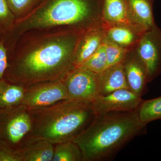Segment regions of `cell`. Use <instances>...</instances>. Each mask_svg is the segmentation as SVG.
I'll return each instance as SVG.
<instances>
[{"mask_svg":"<svg viewBox=\"0 0 161 161\" xmlns=\"http://www.w3.org/2000/svg\"><path fill=\"white\" fill-rule=\"evenodd\" d=\"M54 145L42 139L31 137L17 148L22 161H52Z\"/></svg>","mask_w":161,"mask_h":161,"instance_id":"cell-15","label":"cell"},{"mask_svg":"<svg viewBox=\"0 0 161 161\" xmlns=\"http://www.w3.org/2000/svg\"><path fill=\"white\" fill-rule=\"evenodd\" d=\"M83 32L64 28L25 32L8 51L3 78L27 86L61 78L74 67L75 48Z\"/></svg>","mask_w":161,"mask_h":161,"instance_id":"cell-1","label":"cell"},{"mask_svg":"<svg viewBox=\"0 0 161 161\" xmlns=\"http://www.w3.org/2000/svg\"><path fill=\"white\" fill-rule=\"evenodd\" d=\"M32 137L30 110L22 104L0 109V142L18 148Z\"/></svg>","mask_w":161,"mask_h":161,"instance_id":"cell-5","label":"cell"},{"mask_svg":"<svg viewBox=\"0 0 161 161\" xmlns=\"http://www.w3.org/2000/svg\"><path fill=\"white\" fill-rule=\"evenodd\" d=\"M124 68L130 90L142 97L147 90V74L134 49L129 52L124 61Z\"/></svg>","mask_w":161,"mask_h":161,"instance_id":"cell-12","label":"cell"},{"mask_svg":"<svg viewBox=\"0 0 161 161\" xmlns=\"http://www.w3.org/2000/svg\"><path fill=\"white\" fill-rule=\"evenodd\" d=\"M6 1L17 21L29 14L39 5L41 0H6Z\"/></svg>","mask_w":161,"mask_h":161,"instance_id":"cell-22","label":"cell"},{"mask_svg":"<svg viewBox=\"0 0 161 161\" xmlns=\"http://www.w3.org/2000/svg\"><path fill=\"white\" fill-rule=\"evenodd\" d=\"M147 125L137 110L95 115L86 129L73 141L80 147L82 161L108 160L134 137L143 134Z\"/></svg>","mask_w":161,"mask_h":161,"instance_id":"cell-3","label":"cell"},{"mask_svg":"<svg viewBox=\"0 0 161 161\" xmlns=\"http://www.w3.org/2000/svg\"><path fill=\"white\" fill-rule=\"evenodd\" d=\"M143 99L130 89H123L104 95H98L92 102L95 115L112 112L137 110Z\"/></svg>","mask_w":161,"mask_h":161,"instance_id":"cell-9","label":"cell"},{"mask_svg":"<svg viewBox=\"0 0 161 161\" xmlns=\"http://www.w3.org/2000/svg\"><path fill=\"white\" fill-rule=\"evenodd\" d=\"M124 61L107 67L98 74L99 95H106L123 89L130 90L124 71Z\"/></svg>","mask_w":161,"mask_h":161,"instance_id":"cell-14","label":"cell"},{"mask_svg":"<svg viewBox=\"0 0 161 161\" xmlns=\"http://www.w3.org/2000/svg\"><path fill=\"white\" fill-rule=\"evenodd\" d=\"M102 25H131L124 0H102Z\"/></svg>","mask_w":161,"mask_h":161,"instance_id":"cell-16","label":"cell"},{"mask_svg":"<svg viewBox=\"0 0 161 161\" xmlns=\"http://www.w3.org/2000/svg\"><path fill=\"white\" fill-rule=\"evenodd\" d=\"M30 111L32 137L54 145L73 141L95 116L92 102L73 99Z\"/></svg>","mask_w":161,"mask_h":161,"instance_id":"cell-4","label":"cell"},{"mask_svg":"<svg viewBox=\"0 0 161 161\" xmlns=\"http://www.w3.org/2000/svg\"><path fill=\"white\" fill-rule=\"evenodd\" d=\"M25 87L0 79V109L22 104Z\"/></svg>","mask_w":161,"mask_h":161,"instance_id":"cell-17","label":"cell"},{"mask_svg":"<svg viewBox=\"0 0 161 161\" xmlns=\"http://www.w3.org/2000/svg\"><path fill=\"white\" fill-rule=\"evenodd\" d=\"M102 0H41L25 17L16 21L5 38L11 47L19 37L33 30L67 28L80 32L102 25Z\"/></svg>","mask_w":161,"mask_h":161,"instance_id":"cell-2","label":"cell"},{"mask_svg":"<svg viewBox=\"0 0 161 161\" xmlns=\"http://www.w3.org/2000/svg\"><path fill=\"white\" fill-rule=\"evenodd\" d=\"M106 41L132 51L145 32L132 25H103Z\"/></svg>","mask_w":161,"mask_h":161,"instance_id":"cell-13","label":"cell"},{"mask_svg":"<svg viewBox=\"0 0 161 161\" xmlns=\"http://www.w3.org/2000/svg\"><path fill=\"white\" fill-rule=\"evenodd\" d=\"M104 43L107 56L106 67L122 62L129 52L131 51L109 41L105 40Z\"/></svg>","mask_w":161,"mask_h":161,"instance_id":"cell-23","label":"cell"},{"mask_svg":"<svg viewBox=\"0 0 161 161\" xmlns=\"http://www.w3.org/2000/svg\"><path fill=\"white\" fill-rule=\"evenodd\" d=\"M68 99L93 101L99 95L98 75L81 67H73L61 78Z\"/></svg>","mask_w":161,"mask_h":161,"instance_id":"cell-8","label":"cell"},{"mask_svg":"<svg viewBox=\"0 0 161 161\" xmlns=\"http://www.w3.org/2000/svg\"><path fill=\"white\" fill-rule=\"evenodd\" d=\"M105 40L102 25L84 32L78 40L74 56V67H80L95 53Z\"/></svg>","mask_w":161,"mask_h":161,"instance_id":"cell-10","label":"cell"},{"mask_svg":"<svg viewBox=\"0 0 161 161\" xmlns=\"http://www.w3.org/2000/svg\"><path fill=\"white\" fill-rule=\"evenodd\" d=\"M139 118L144 125L161 119V96L142 101L137 109Z\"/></svg>","mask_w":161,"mask_h":161,"instance_id":"cell-19","label":"cell"},{"mask_svg":"<svg viewBox=\"0 0 161 161\" xmlns=\"http://www.w3.org/2000/svg\"><path fill=\"white\" fill-rule=\"evenodd\" d=\"M52 161H82V153L73 141L55 144Z\"/></svg>","mask_w":161,"mask_h":161,"instance_id":"cell-18","label":"cell"},{"mask_svg":"<svg viewBox=\"0 0 161 161\" xmlns=\"http://www.w3.org/2000/svg\"><path fill=\"white\" fill-rule=\"evenodd\" d=\"M8 49L4 40L0 38V79H3L8 65Z\"/></svg>","mask_w":161,"mask_h":161,"instance_id":"cell-25","label":"cell"},{"mask_svg":"<svg viewBox=\"0 0 161 161\" xmlns=\"http://www.w3.org/2000/svg\"><path fill=\"white\" fill-rule=\"evenodd\" d=\"M67 99L66 87L60 78L25 86L22 104L31 111Z\"/></svg>","mask_w":161,"mask_h":161,"instance_id":"cell-7","label":"cell"},{"mask_svg":"<svg viewBox=\"0 0 161 161\" xmlns=\"http://www.w3.org/2000/svg\"><path fill=\"white\" fill-rule=\"evenodd\" d=\"M134 51L152 82L161 74V29L155 25L145 31Z\"/></svg>","mask_w":161,"mask_h":161,"instance_id":"cell-6","label":"cell"},{"mask_svg":"<svg viewBox=\"0 0 161 161\" xmlns=\"http://www.w3.org/2000/svg\"><path fill=\"white\" fill-rule=\"evenodd\" d=\"M0 161H22L17 148L0 142Z\"/></svg>","mask_w":161,"mask_h":161,"instance_id":"cell-24","label":"cell"},{"mask_svg":"<svg viewBox=\"0 0 161 161\" xmlns=\"http://www.w3.org/2000/svg\"><path fill=\"white\" fill-rule=\"evenodd\" d=\"M130 24L144 32L156 25L154 0H124Z\"/></svg>","mask_w":161,"mask_h":161,"instance_id":"cell-11","label":"cell"},{"mask_svg":"<svg viewBox=\"0 0 161 161\" xmlns=\"http://www.w3.org/2000/svg\"><path fill=\"white\" fill-rule=\"evenodd\" d=\"M16 18L6 0H0V38L4 39L13 29Z\"/></svg>","mask_w":161,"mask_h":161,"instance_id":"cell-21","label":"cell"},{"mask_svg":"<svg viewBox=\"0 0 161 161\" xmlns=\"http://www.w3.org/2000/svg\"><path fill=\"white\" fill-rule=\"evenodd\" d=\"M106 66L107 56L105 45L104 42L98 49L80 67L98 75L102 72Z\"/></svg>","mask_w":161,"mask_h":161,"instance_id":"cell-20","label":"cell"}]
</instances>
